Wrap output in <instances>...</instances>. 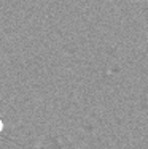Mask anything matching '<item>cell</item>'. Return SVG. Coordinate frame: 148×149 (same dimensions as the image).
Masks as SVG:
<instances>
[{
	"instance_id": "1",
	"label": "cell",
	"mask_w": 148,
	"mask_h": 149,
	"mask_svg": "<svg viewBox=\"0 0 148 149\" xmlns=\"http://www.w3.org/2000/svg\"><path fill=\"white\" fill-rule=\"evenodd\" d=\"M2 127H3V124H2V119H0V132H2Z\"/></svg>"
}]
</instances>
